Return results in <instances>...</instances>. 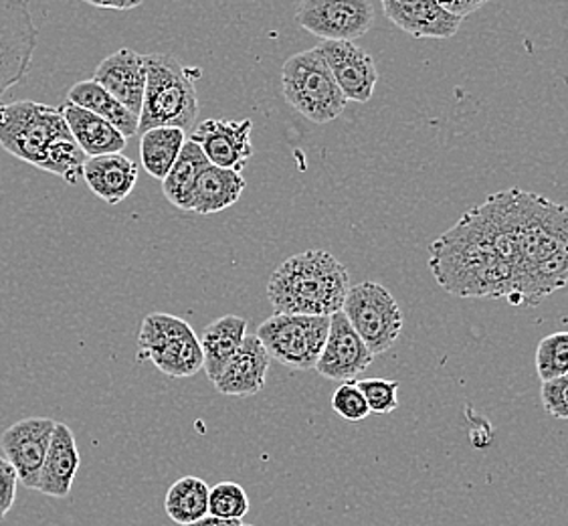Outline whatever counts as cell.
Instances as JSON below:
<instances>
[{
    "mask_svg": "<svg viewBox=\"0 0 568 526\" xmlns=\"http://www.w3.org/2000/svg\"><path fill=\"white\" fill-rule=\"evenodd\" d=\"M518 260V189H508L467 209L433 241L429 265L439 286L454 296L510 300Z\"/></svg>",
    "mask_w": 568,
    "mask_h": 526,
    "instance_id": "6da1fadb",
    "label": "cell"
},
{
    "mask_svg": "<svg viewBox=\"0 0 568 526\" xmlns=\"http://www.w3.org/2000/svg\"><path fill=\"white\" fill-rule=\"evenodd\" d=\"M520 260L511 306H538L568 284V206L518 189Z\"/></svg>",
    "mask_w": 568,
    "mask_h": 526,
    "instance_id": "7a4b0ae2",
    "label": "cell"
},
{
    "mask_svg": "<svg viewBox=\"0 0 568 526\" xmlns=\"http://www.w3.org/2000/svg\"><path fill=\"white\" fill-rule=\"evenodd\" d=\"M0 146L68 184L80 181L88 162L59 108L31 100L0 103Z\"/></svg>",
    "mask_w": 568,
    "mask_h": 526,
    "instance_id": "3957f363",
    "label": "cell"
},
{
    "mask_svg": "<svg viewBox=\"0 0 568 526\" xmlns=\"http://www.w3.org/2000/svg\"><path fill=\"white\" fill-rule=\"evenodd\" d=\"M351 275L344 263L324 250L287 257L270 277L267 297L275 314L334 316L344 306Z\"/></svg>",
    "mask_w": 568,
    "mask_h": 526,
    "instance_id": "277c9868",
    "label": "cell"
},
{
    "mask_svg": "<svg viewBox=\"0 0 568 526\" xmlns=\"http://www.w3.org/2000/svg\"><path fill=\"white\" fill-rule=\"evenodd\" d=\"M146 59V90L138 132L154 128L194 130L199 118V95L193 71L166 53H150Z\"/></svg>",
    "mask_w": 568,
    "mask_h": 526,
    "instance_id": "5b68a950",
    "label": "cell"
},
{
    "mask_svg": "<svg viewBox=\"0 0 568 526\" xmlns=\"http://www.w3.org/2000/svg\"><path fill=\"white\" fill-rule=\"evenodd\" d=\"M285 102L314 124H329L341 118L348 100L341 92L318 47L287 59L282 68Z\"/></svg>",
    "mask_w": 568,
    "mask_h": 526,
    "instance_id": "8992f818",
    "label": "cell"
},
{
    "mask_svg": "<svg viewBox=\"0 0 568 526\" xmlns=\"http://www.w3.org/2000/svg\"><path fill=\"white\" fill-rule=\"evenodd\" d=\"M138 361H150L169 377L186 378L203 368V351L189 322L164 312H152L140 324Z\"/></svg>",
    "mask_w": 568,
    "mask_h": 526,
    "instance_id": "52a82bcc",
    "label": "cell"
},
{
    "mask_svg": "<svg viewBox=\"0 0 568 526\" xmlns=\"http://www.w3.org/2000/svg\"><path fill=\"white\" fill-rule=\"evenodd\" d=\"M328 331L326 316L273 314L260 324L255 336L272 361L294 371H310L318 365Z\"/></svg>",
    "mask_w": 568,
    "mask_h": 526,
    "instance_id": "ba28073f",
    "label": "cell"
},
{
    "mask_svg": "<svg viewBox=\"0 0 568 526\" xmlns=\"http://www.w3.org/2000/svg\"><path fill=\"white\" fill-rule=\"evenodd\" d=\"M342 314L351 322L373 356L393 348L403 332V312L387 287L363 282L348 290Z\"/></svg>",
    "mask_w": 568,
    "mask_h": 526,
    "instance_id": "9c48e42d",
    "label": "cell"
},
{
    "mask_svg": "<svg viewBox=\"0 0 568 526\" xmlns=\"http://www.w3.org/2000/svg\"><path fill=\"white\" fill-rule=\"evenodd\" d=\"M296 21L324 43H354L375 23V7L371 0H306L297 7Z\"/></svg>",
    "mask_w": 568,
    "mask_h": 526,
    "instance_id": "30bf717a",
    "label": "cell"
},
{
    "mask_svg": "<svg viewBox=\"0 0 568 526\" xmlns=\"http://www.w3.org/2000/svg\"><path fill=\"white\" fill-rule=\"evenodd\" d=\"M39 29L24 2H0V98L27 78Z\"/></svg>",
    "mask_w": 568,
    "mask_h": 526,
    "instance_id": "8fae6325",
    "label": "cell"
},
{
    "mask_svg": "<svg viewBox=\"0 0 568 526\" xmlns=\"http://www.w3.org/2000/svg\"><path fill=\"white\" fill-rule=\"evenodd\" d=\"M55 425L58 422L49 417H27L4 429L0 437L2 458L11 464L17 478L29 490L37 488Z\"/></svg>",
    "mask_w": 568,
    "mask_h": 526,
    "instance_id": "7c38bea8",
    "label": "cell"
},
{
    "mask_svg": "<svg viewBox=\"0 0 568 526\" xmlns=\"http://www.w3.org/2000/svg\"><path fill=\"white\" fill-rule=\"evenodd\" d=\"M251 130V120H205L189 140L203 150L211 166L241 172L253 156Z\"/></svg>",
    "mask_w": 568,
    "mask_h": 526,
    "instance_id": "4fadbf2b",
    "label": "cell"
},
{
    "mask_svg": "<svg viewBox=\"0 0 568 526\" xmlns=\"http://www.w3.org/2000/svg\"><path fill=\"white\" fill-rule=\"evenodd\" d=\"M375 356L366 348L351 322L341 312L329 316V331L316 371L329 381L351 383L373 365Z\"/></svg>",
    "mask_w": 568,
    "mask_h": 526,
    "instance_id": "5bb4252c",
    "label": "cell"
},
{
    "mask_svg": "<svg viewBox=\"0 0 568 526\" xmlns=\"http://www.w3.org/2000/svg\"><path fill=\"white\" fill-rule=\"evenodd\" d=\"M318 51L348 102L366 103L373 98L378 71L375 59L364 49L354 43L326 41L318 45Z\"/></svg>",
    "mask_w": 568,
    "mask_h": 526,
    "instance_id": "9a60e30c",
    "label": "cell"
},
{
    "mask_svg": "<svg viewBox=\"0 0 568 526\" xmlns=\"http://www.w3.org/2000/svg\"><path fill=\"white\" fill-rule=\"evenodd\" d=\"M93 81L122 103L128 112H142L146 90V59L130 47L118 49L114 55L103 59L93 73Z\"/></svg>",
    "mask_w": 568,
    "mask_h": 526,
    "instance_id": "2e32d148",
    "label": "cell"
},
{
    "mask_svg": "<svg viewBox=\"0 0 568 526\" xmlns=\"http://www.w3.org/2000/svg\"><path fill=\"white\" fill-rule=\"evenodd\" d=\"M388 21L415 39H452L462 21L433 0H383Z\"/></svg>",
    "mask_w": 568,
    "mask_h": 526,
    "instance_id": "e0dca14e",
    "label": "cell"
},
{
    "mask_svg": "<svg viewBox=\"0 0 568 526\" xmlns=\"http://www.w3.org/2000/svg\"><path fill=\"white\" fill-rule=\"evenodd\" d=\"M272 358L263 348L257 336H245L237 353L231 356L227 366L215 381L219 393L229 397H251L257 395L265 385Z\"/></svg>",
    "mask_w": 568,
    "mask_h": 526,
    "instance_id": "ac0fdd59",
    "label": "cell"
},
{
    "mask_svg": "<svg viewBox=\"0 0 568 526\" xmlns=\"http://www.w3.org/2000/svg\"><path fill=\"white\" fill-rule=\"evenodd\" d=\"M78 469H80V452L75 444V435L68 424H58L34 490L51 498H68L78 476Z\"/></svg>",
    "mask_w": 568,
    "mask_h": 526,
    "instance_id": "d6986e66",
    "label": "cell"
},
{
    "mask_svg": "<svg viewBox=\"0 0 568 526\" xmlns=\"http://www.w3.org/2000/svg\"><path fill=\"white\" fill-rule=\"evenodd\" d=\"M138 162L124 154H105L88 159L83 166V181L93 195L108 205H120L138 183Z\"/></svg>",
    "mask_w": 568,
    "mask_h": 526,
    "instance_id": "ffe728a7",
    "label": "cell"
},
{
    "mask_svg": "<svg viewBox=\"0 0 568 526\" xmlns=\"http://www.w3.org/2000/svg\"><path fill=\"white\" fill-rule=\"evenodd\" d=\"M59 112L63 115L71 136L88 159L105 156V154H122L128 140L110 122L69 102L63 103Z\"/></svg>",
    "mask_w": 568,
    "mask_h": 526,
    "instance_id": "44dd1931",
    "label": "cell"
},
{
    "mask_svg": "<svg viewBox=\"0 0 568 526\" xmlns=\"http://www.w3.org/2000/svg\"><path fill=\"white\" fill-rule=\"evenodd\" d=\"M245 336H247V321L235 314L216 318L203 331L199 338L201 351H203V368L206 377L213 383L223 373L231 356L237 353Z\"/></svg>",
    "mask_w": 568,
    "mask_h": 526,
    "instance_id": "7402d4cb",
    "label": "cell"
},
{
    "mask_svg": "<svg viewBox=\"0 0 568 526\" xmlns=\"http://www.w3.org/2000/svg\"><path fill=\"white\" fill-rule=\"evenodd\" d=\"M245 179L241 172L206 166L194 186L191 213L213 215L235 205L245 191Z\"/></svg>",
    "mask_w": 568,
    "mask_h": 526,
    "instance_id": "603a6c76",
    "label": "cell"
},
{
    "mask_svg": "<svg viewBox=\"0 0 568 526\" xmlns=\"http://www.w3.org/2000/svg\"><path fill=\"white\" fill-rule=\"evenodd\" d=\"M69 103L88 110L91 114L100 115L128 140L136 136L140 118L128 112L122 103L114 100L110 93L93 80L80 81L68 92Z\"/></svg>",
    "mask_w": 568,
    "mask_h": 526,
    "instance_id": "cb8c5ba5",
    "label": "cell"
},
{
    "mask_svg": "<svg viewBox=\"0 0 568 526\" xmlns=\"http://www.w3.org/2000/svg\"><path fill=\"white\" fill-rule=\"evenodd\" d=\"M206 166H209V161H206L203 150L199 149L191 140H186L172 171L162 181V191L171 205L181 211H191L194 186H196L199 176L205 172Z\"/></svg>",
    "mask_w": 568,
    "mask_h": 526,
    "instance_id": "d4e9b609",
    "label": "cell"
},
{
    "mask_svg": "<svg viewBox=\"0 0 568 526\" xmlns=\"http://www.w3.org/2000/svg\"><path fill=\"white\" fill-rule=\"evenodd\" d=\"M186 144V134L179 128H154L142 134L140 162L152 179L164 181Z\"/></svg>",
    "mask_w": 568,
    "mask_h": 526,
    "instance_id": "484cf974",
    "label": "cell"
},
{
    "mask_svg": "<svg viewBox=\"0 0 568 526\" xmlns=\"http://www.w3.org/2000/svg\"><path fill=\"white\" fill-rule=\"evenodd\" d=\"M209 493L205 481L196 476H184L174 482L164 500L166 515L181 526L193 525L209 515Z\"/></svg>",
    "mask_w": 568,
    "mask_h": 526,
    "instance_id": "4316f807",
    "label": "cell"
},
{
    "mask_svg": "<svg viewBox=\"0 0 568 526\" xmlns=\"http://www.w3.org/2000/svg\"><path fill=\"white\" fill-rule=\"evenodd\" d=\"M536 373L542 383L568 375V332L548 334L538 343Z\"/></svg>",
    "mask_w": 568,
    "mask_h": 526,
    "instance_id": "83f0119b",
    "label": "cell"
},
{
    "mask_svg": "<svg viewBox=\"0 0 568 526\" xmlns=\"http://www.w3.org/2000/svg\"><path fill=\"white\" fill-rule=\"evenodd\" d=\"M250 513V496L237 482H219L209 493V516L241 520Z\"/></svg>",
    "mask_w": 568,
    "mask_h": 526,
    "instance_id": "f1b7e54d",
    "label": "cell"
},
{
    "mask_svg": "<svg viewBox=\"0 0 568 526\" xmlns=\"http://www.w3.org/2000/svg\"><path fill=\"white\" fill-rule=\"evenodd\" d=\"M358 390L363 391L364 399L368 403L371 413L387 415L398 407V383L390 378H363L356 381Z\"/></svg>",
    "mask_w": 568,
    "mask_h": 526,
    "instance_id": "f546056e",
    "label": "cell"
},
{
    "mask_svg": "<svg viewBox=\"0 0 568 526\" xmlns=\"http://www.w3.org/2000/svg\"><path fill=\"white\" fill-rule=\"evenodd\" d=\"M332 409L338 413L342 419H346L351 424L364 422L371 415L368 403L364 399L363 391L358 390L356 381L342 383L341 387L334 391V395H332Z\"/></svg>",
    "mask_w": 568,
    "mask_h": 526,
    "instance_id": "4dcf8cb0",
    "label": "cell"
},
{
    "mask_svg": "<svg viewBox=\"0 0 568 526\" xmlns=\"http://www.w3.org/2000/svg\"><path fill=\"white\" fill-rule=\"evenodd\" d=\"M540 397L550 417L568 422V375L542 383Z\"/></svg>",
    "mask_w": 568,
    "mask_h": 526,
    "instance_id": "1f68e13d",
    "label": "cell"
},
{
    "mask_svg": "<svg viewBox=\"0 0 568 526\" xmlns=\"http://www.w3.org/2000/svg\"><path fill=\"white\" fill-rule=\"evenodd\" d=\"M17 472L11 464L0 456V520L11 513L17 500Z\"/></svg>",
    "mask_w": 568,
    "mask_h": 526,
    "instance_id": "d6a6232c",
    "label": "cell"
},
{
    "mask_svg": "<svg viewBox=\"0 0 568 526\" xmlns=\"http://www.w3.org/2000/svg\"><path fill=\"white\" fill-rule=\"evenodd\" d=\"M484 4H486V2H481V0H478V2H471V0H442V2H439V7H442L445 12H449L452 17L459 19L462 23H464V19L469 17V14L478 12Z\"/></svg>",
    "mask_w": 568,
    "mask_h": 526,
    "instance_id": "836d02e7",
    "label": "cell"
},
{
    "mask_svg": "<svg viewBox=\"0 0 568 526\" xmlns=\"http://www.w3.org/2000/svg\"><path fill=\"white\" fill-rule=\"evenodd\" d=\"M88 4L103 11H132L142 4V0H132V2H98V0H88Z\"/></svg>",
    "mask_w": 568,
    "mask_h": 526,
    "instance_id": "e575fe53",
    "label": "cell"
},
{
    "mask_svg": "<svg viewBox=\"0 0 568 526\" xmlns=\"http://www.w3.org/2000/svg\"><path fill=\"white\" fill-rule=\"evenodd\" d=\"M243 523L241 520H223V518H215V516L206 515L205 518H201V520H196L193 525L186 526H241Z\"/></svg>",
    "mask_w": 568,
    "mask_h": 526,
    "instance_id": "d590c367",
    "label": "cell"
},
{
    "mask_svg": "<svg viewBox=\"0 0 568 526\" xmlns=\"http://www.w3.org/2000/svg\"><path fill=\"white\" fill-rule=\"evenodd\" d=\"M241 526H253V525H241Z\"/></svg>",
    "mask_w": 568,
    "mask_h": 526,
    "instance_id": "8d00e7d4",
    "label": "cell"
}]
</instances>
